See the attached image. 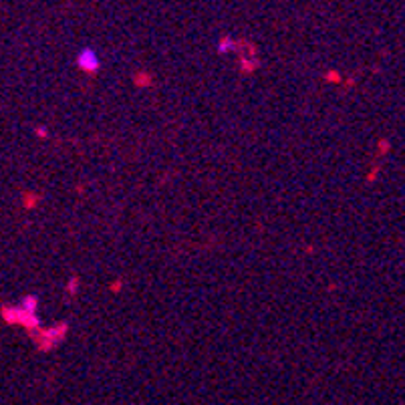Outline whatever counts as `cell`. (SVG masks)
Returning a JSON list of instances; mask_svg holds the SVG:
<instances>
[{
    "label": "cell",
    "mask_w": 405,
    "mask_h": 405,
    "mask_svg": "<svg viewBox=\"0 0 405 405\" xmlns=\"http://www.w3.org/2000/svg\"><path fill=\"white\" fill-rule=\"evenodd\" d=\"M77 65H79V69L87 71V73H95L99 69V56L95 49H91V47L81 49L77 55Z\"/></svg>",
    "instance_id": "obj_1"
}]
</instances>
